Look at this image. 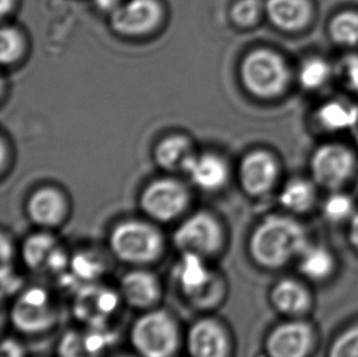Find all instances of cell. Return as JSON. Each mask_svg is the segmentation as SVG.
Instances as JSON below:
<instances>
[{
    "label": "cell",
    "mask_w": 358,
    "mask_h": 357,
    "mask_svg": "<svg viewBox=\"0 0 358 357\" xmlns=\"http://www.w3.org/2000/svg\"><path fill=\"white\" fill-rule=\"evenodd\" d=\"M271 299L274 307L285 314H303L310 304L307 290L290 279L279 281L271 290Z\"/></svg>",
    "instance_id": "obj_21"
},
{
    "label": "cell",
    "mask_w": 358,
    "mask_h": 357,
    "mask_svg": "<svg viewBox=\"0 0 358 357\" xmlns=\"http://www.w3.org/2000/svg\"><path fill=\"white\" fill-rule=\"evenodd\" d=\"M1 357H26L22 344L14 338H6L1 344Z\"/></svg>",
    "instance_id": "obj_34"
},
{
    "label": "cell",
    "mask_w": 358,
    "mask_h": 357,
    "mask_svg": "<svg viewBox=\"0 0 358 357\" xmlns=\"http://www.w3.org/2000/svg\"><path fill=\"white\" fill-rule=\"evenodd\" d=\"M162 10L155 0H129L112 13V26L119 34L140 36L159 22Z\"/></svg>",
    "instance_id": "obj_10"
},
{
    "label": "cell",
    "mask_w": 358,
    "mask_h": 357,
    "mask_svg": "<svg viewBox=\"0 0 358 357\" xmlns=\"http://www.w3.org/2000/svg\"><path fill=\"white\" fill-rule=\"evenodd\" d=\"M90 332H68L59 344V357H101L112 343L110 334L102 327H91Z\"/></svg>",
    "instance_id": "obj_17"
},
{
    "label": "cell",
    "mask_w": 358,
    "mask_h": 357,
    "mask_svg": "<svg viewBox=\"0 0 358 357\" xmlns=\"http://www.w3.org/2000/svg\"><path fill=\"white\" fill-rule=\"evenodd\" d=\"M323 212L331 222H343L352 216L354 201L346 193H331L325 201Z\"/></svg>",
    "instance_id": "obj_28"
},
{
    "label": "cell",
    "mask_w": 358,
    "mask_h": 357,
    "mask_svg": "<svg viewBox=\"0 0 358 357\" xmlns=\"http://www.w3.org/2000/svg\"><path fill=\"white\" fill-rule=\"evenodd\" d=\"M132 348L140 357H174L180 345L179 326L164 309H150L130 330Z\"/></svg>",
    "instance_id": "obj_3"
},
{
    "label": "cell",
    "mask_w": 358,
    "mask_h": 357,
    "mask_svg": "<svg viewBox=\"0 0 358 357\" xmlns=\"http://www.w3.org/2000/svg\"><path fill=\"white\" fill-rule=\"evenodd\" d=\"M22 280L13 268V262L3 263L1 267V294L10 296L19 291Z\"/></svg>",
    "instance_id": "obj_33"
},
{
    "label": "cell",
    "mask_w": 358,
    "mask_h": 357,
    "mask_svg": "<svg viewBox=\"0 0 358 357\" xmlns=\"http://www.w3.org/2000/svg\"><path fill=\"white\" fill-rule=\"evenodd\" d=\"M334 73L345 88L358 94V53L345 54L335 65Z\"/></svg>",
    "instance_id": "obj_29"
},
{
    "label": "cell",
    "mask_w": 358,
    "mask_h": 357,
    "mask_svg": "<svg viewBox=\"0 0 358 357\" xmlns=\"http://www.w3.org/2000/svg\"><path fill=\"white\" fill-rule=\"evenodd\" d=\"M192 157L189 141L180 136L165 139L155 150V160L160 167L168 170H185Z\"/></svg>",
    "instance_id": "obj_23"
},
{
    "label": "cell",
    "mask_w": 358,
    "mask_h": 357,
    "mask_svg": "<svg viewBox=\"0 0 358 357\" xmlns=\"http://www.w3.org/2000/svg\"><path fill=\"white\" fill-rule=\"evenodd\" d=\"M94 3L99 9L113 13L121 4V0H94Z\"/></svg>",
    "instance_id": "obj_36"
},
{
    "label": "cell",
    "mask_w": 358,
    "mask_h": 357,
    "mask_svg": "<svg viewBox=\"0 0 358 357\" xmlns=\"http://www.w3.org/2000/svg\"><path fill=\"white\" fill-rule=\"evenodd\" d=\"M315 185L306 178H292L281 190V206L291 212H307L315 203Z\"/></svg>",
    "instance_id": "obj_24"
},
{
    "label": "cell",
    "mask_w": 358,
    "mask_h": 357,
    "mask_svg": "<svg viewBox=\"0 0 358 357\" xmlns=\"http://www.w3.org/2000/svg\"><path fill=\"white\" fill-rule=\"evenodd\" d=\"M310 169L315 183L336 191L352 178L356 157L348 146L336 142L323 144L310 155Z\"/></svg>",
    "instance_id": "obj_6"
},
{
    "label": "cell",
    "mask_w": 358,
    "mask_h": 357,
    "mask_svg": "<svg viewBox=\"0 0 358 357\" xmlns=\"http://www.w3.org/2000/svg\"><path fill=\"white\" fill-rule=\"evenodd\" d=\"M262 10L261 0H238L233 8L234 21L242 27H250L259 20Z\"/></svg>",
    "instance_id": "obj_32"
},
{
    "label": "cell",
    "mask_w": 358,
    "mask_h": 357,
    "mask_svg": "<svg viewBox=\"0 0 358 357\" xmlns=\"http://www.w3.org/2000/svg\"><path fill=\"white\" fill-rule=\"evenodd\" d=\"M174 245L182 255L207 257L217 255L224 245V232L209 213L199 212L186 218L173 235Z\"/></svg>",
    "instance_id": "obj_5"
},
{
    "label": "cell",
    "mask_w": 358,
    "mask_h": 357,
    "mask_svg": "<svg viewBox=\"0 0 358 357\" xmlns=\"http://www.w3.org/2000/svg\"><path fill=\"white\" fill-rule=\"evenodd\" d=\"M185 172L194 185L206 191H215L227 183L228 168L223 160L213 155H194Z\"/></svg>",
    "instance_id": "obj_19"
},
{
    "label": "cell",
    "mask_w": 358,
    "mask_h": 357,
    "mask_svg": "<svg viewBox=\"0 0 358 357\" xmlns=\"http://www.w3.org/2000/svg\"><path fill=\"white\" fill-rule=\"evenodd\" d=\"M27 213L29 219L38 227H58L66 214V203L57 190L42 188L29 198Z\"/></svg>",
    "instance_id": "obj_18"
},
{
    "label": "cell",
    "mask_w": 358,
    "mask_h": 357,
    "mask_svg": "<svg viewBox=\"0 0 358 357\" xmlns=\"http://www.w3.org/2000/svg\"><path fill=\"white\" fill-rule=\"evenodd\" d=\"M204 260L194 255H184L175 272L182 294L199 307L214 306L222 296L215 273L206 266Z\"/></svg>",
    "instance_id": "obj_8"
},
{
    "label": "cell",
    "mask_w": 358,
    "mask_h": 357,
    "mask_svg": "<svg viewBox=\"0 0 358 357\" xmlns=\"http://www.w3.org/2000/svg\"><path fill=\"white\" fill-rule=\"evenodd\" d=\"M189 357H228L230 342L223 324L213 318L196 321L187 332Z\"/></svg>",
    "instance_id": "obj_11"
},
{
    "label": "cell",
    "mask_w": 358,
    "mask_h": 357,
    "mask_svg": "<svg viewBox=\"0 0 358 357\" xmlns=\"http://www.w3.org/2000/svg\"><path fill=\"white\" fill-rule=\"evenodd\" d=\"M351 132V135L354 137L355 144L358 146V111H357V116H356V120H355L354 126H352V129L350 130Z\"/></svg>",
    "instance_id": "obj_38"
},
{
    "label": "cell",
    "mask_w": 358,
    "mask_h": 357,
    "mask_svg": "<svg viewBox=\"0 0 358 357\" xmlns=\"http://www.w3.org/2000/svg\"><path fill=\"white\" fill-rule=\"evenodd\" d=\"M243 85L259 98H275L290 83V70L285 60L271 49H257L248 54L241 68Z\"/></svg>",
    "instance_id": "obj_4"
},
{
    "label": "cell",
    "mask_w": 358,
    "mask_h": 357,
    "mask_svg": "<svg viewBox=\"0 0 358 357\" xmlns=\"http://www.w3.org/2000/svg\"><path fill=\"white\" fill-rule=\"evenodd\" d=\"M334 270V258L324 247H306L301 253L300 270L312 280L328 278Z\"/></svg>",
    "instance_id": "obj_27"
},
{
    "label": "cell",
    "mask_w": 358,
    "mask_h": 357,
    "mask_svg": "<svg viewBox=\"0 0 358 357\" xmlns=\"http://www.w3.org/2000/svg\"><path fill=\"white\" fill-rule=\"evenodd\" d=\"M10 319L21 333L42 334L57 323L58 312L45 290L29 288L15 300Z\"/></svg>",
    "instance_id": "obj_7"
},
{
    "label": "cell",
    "mask_w": 358,
    "mask_h": 357,
    "mask_svg": "<svg viewBox=\"0 0 358 357\" xmlns=\"http://www.w3.org/2000/svg\"><path fill=\"white\" fill-rule=\"evenodd\" d=\"M109 247L119 261L142 267L157 261L164 251L163 234L150 223L127 220L109 235Z\"/></svg>",
    "instance_id": "obj_2"
},
{
    "label": "cell",
    "mask_w": 358,
    "mask_h": 357,
    "mask_svg": "<svg viewBox=\"0 0 358 357\" xmlns=\"http://www.w3.org/2000/svg\"><path fill=\"white\" fill-rule=\"evenodd\" d=\"M14 245L11 242V239L8 237V234L1 235V262L3 263H10L14 258Z\"/></svg>",
    "instance_id": "obj_35"
},
{
    "label": "cell",
    "mask_w": 358,
    "mask_h": 357,
    "mask_svg": "<svg viewBox=\"0 0 358 357\" xmlns=\"http://www.w3.org/2000/svg\"><path fill=\"white\" fill-rule=\"evenodd\" d=\"M358 104L345 99H329L315 111V119L320 129L328 132L350 131L357 116Z\"/></svg>",
    "instance_id": "obj_20"
},
{
    "label": "cell",
    "mask_w": 358,
    "mask_h": 357,
    "mask_svg": "<svg viewBox=\"0 0 358 357\" xmlns=\"http://www.w3.org/2000/svg\"><path fill=\"white\" fill-rule=\"evenodd\" d=\"M114 357H134V356H129V355H117V356Z\"/></svg>",
    "instance_id": "obj_40"
},
{
    "label": "cell",
    "mask_w": 358,
    "mask_h": 357,
    "mask_svg": "<svg viewBox=\"0 0 358 357\" xmlns=\"http://www.w3.org/2000/svg\"><path fill=\"white\" fill-rule=\"evenodd\" d=\"M306 247L305 230L300 223L282 216L266 218L253 230L248 244L253 261L269 270L285 266L294 257L301 256Z\"/></svg>",
    "instance_id": "obj_1"
},
{
    "label": "cell",
    "mask_w": 358,
    "mask_h": 357,
    "mask_svg": "<svg viewBox=\"0 0 358 357\" xmlns=\"http://www.w3.org/2000/svg\"><path fill=\"white\" fill-rule=\"evenodd\" d=\"M22 52V38L14 27L1 29L0 38V58L4 64L14 63Z\"/></svg>",
    "instance_id": "obj_31"
},
{
    "label": "cell",
    "mask_w": 358,
    "mask_h": 357,
    "mask_svg": "<svg viewBox=\"0 0 358 357\" xmlns=\"http://www.w3.org/2000/svg\"><path fill=\"white\" fill-rule=\"evenodd\" d=\"M117 295L99 286H88L78 295L75 314L90 327H102L108 317L117 309Z\"/></svg>",
    "instance_id": "obj_15"
},
{
    "label": "cell",
    "mask_w": 358,
    "mask_h": 357,
    "mask_svg": "<svg viewBox=\"0 0 358 357\" xmlns=\"http://www.w3.org/2000/svg\"><path fill=\"white\" fill-rule=\"evenodd\" d=\"M58 247L52 234L38 232L26 239L21 248V255L24 265L29 270H44L48 267L49 261Z\"/></svg>",
    "instance_id": "obj_22"
},
{
    "label": "cell",
    "mask_w": 358,
    "mask_h": 357,
    "mask_svg": "<svg viewBox=\"0 0 358 357\" xmlns=\"http://www.w3.org/2000/svg\"><path fill=\"white\" fill-rule=\"evenodd\" d=\"M313 345V333L308 324L287 322L271 330L266 338L269 357H306Z\"/></svg>",
    "instance_id": "obj_12"
},
{
    "label": "cell",
    "mask_w": 358,
    "mask_h": 357,
    "mask_svg": "<svg viewBox=\"0 0 358 357\" xmlns=\"http://www.w3.org/2000/svg\"><path fill=\"white\" fill-rule=\"evenodd\" d=\"M120 296L132 309L150 311L159 302L162 285L152 272L131 270L121 278Z\"/></svg>",
    "instance_id": "obj_13"
},
{
    "label": "cell",
    "mask_w": 358,
    "mask_h": 357,
    "mask_svg": "<svg viewBox=\"0 0 358 357\" xmlns=\"http://www.w3.org/2000/svg\"><path fill=\"white\" fill-rule=\"evenodd\" d=\"M189 200V192L182 183L163 178L145 188L141 196V208L153 220L169 223L186 211Z\"/></svg>",
    "instance_id": "obj_9"
},
{
    "label": "cell",
    "mask_w": 358,
    "mask_h": 357,
    "mask_svg": "<svg viewBox=\"0 0 358 357\" xmlns=\"http://www.w3.org/2000/svg\"><path fill=\"white\" fill-rule=\"evenodd\" d=\"M278 164L273 155L257 150L247 155L240 167L242 188L251 196L269 192L278 178Z\"/></svg>",
    "instance_id": "obj_14"
},
{
    "label": "cell",
    "mask_w": 358,
    "mask_h": 357,
    "mask_svg": "<svg viewBox=\"0 0 358 357\" xmlns=\"http://www.w3.org/2000/svg\"><path fill=\"white\" fill-rule=\"evenodd\" d=\"M331 42L343 48L358 47V11L343 10L334 15L328 24Z\"/></svg>",
    "instance_id": "obj_26"
},
{
    "label": "cell",
    "mask_w": 358,
    "mask_h": 357,
    "mask_svg": "<svg viewBox=\"0 0 358 357\" xmlns=\"http://www.w3.org/2000/svg\"><path fill=\"white\" fill-rule=\"evenodd\" d=\"M350 240L358 250V213L355 214L350 225Z\"/></svg>",
    "instance_id": "obj_37"
},
{
    "label": "cell",
    "mask_w": 358,
    "mask_h": 357,
    "mask_svg": "<svg viewBox=\"0 0 358 357\" xmlns=\"http://www.w3.org/2000/svg\"><path fill=\"white\" fill-rule=\"evenodd\" d=\"M329 357H358V323L351 326L335 339Z\"/></svg>",
    "instance_id": "obj_30"
},
{
    "label": "cell",
    "mask_w": 358,
    "mask_h": 357,
    "mask_svg": "<svg viewBox=\"0 0 358 357\" xmlns=\"http://www.w3.org/2000/svg\"><path fill=\"white\" fill-rule=\"evenodd\" d=\"M333 65L322 57L305 59L297 70V81L305 91H318L329 83L334 75Z\"/></svg>",
    "instance_id": "obj_25"
},
{
    "label": "cell",
    "mask_w": 358,
    "mask_h": 357,
    "mask_svg": "<svg viewBox=\"0 0 358 357\" xmlns=\"http://www.w3.org/2000/svg\"><path fill=\"white\" fill-rule=\"evenodd\" d=\"M11 5H13V0H1V4H0L1 13H3V14H6L8 11L11 10Z\"/></svg>",
    "instance_id": "obj_39"
},
{
    "label": "cell",
    "mask_w": 358,
    "mask_h": 357,
    "mask_svg": "<svg viewBox=\"0 0 358 357\" xmlns=\"http://www.w3.org/2000/svg\"><path fill=\"white\" fill-rule=\"evenodd\" d=\"M264 10L271 24L287 32L305 29L313 14L310 0H266Z\"/></svg>",
    "instance_id": "obj_16"
}]
</instances>
